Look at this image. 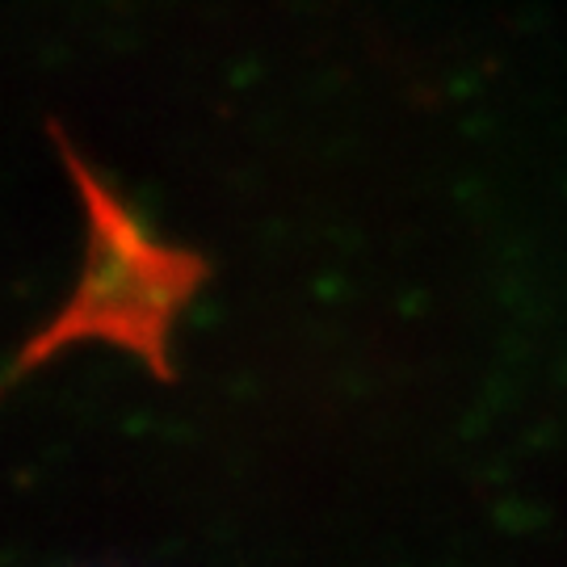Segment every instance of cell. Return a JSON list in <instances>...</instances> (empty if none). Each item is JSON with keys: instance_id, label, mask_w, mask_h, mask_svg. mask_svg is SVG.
<instances>
[{"instance_id": "cell-1", "label": "cell", "mask_w": 567, "mask_h": 567, "mask_svg": "<svg viewBox=\"0 0 567 567\" xmlns=\"http://www.w3.org/2000/svg\"><path fill=\"white\" fill-rule=\"evenodd\" d=\"M63 161H68L72 182L81 185L84 215H89L84 269L72 299L21 349L13 370L21 374L30 365L55 358L63 344L110 341L131 349L164 379L173 370V358H168L173 324L203 282V261L182 248L152 240L135 224V215L89 173V164L68 143H63Z\"/></svg>"}]
</instances>
